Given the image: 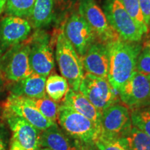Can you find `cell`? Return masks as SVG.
Returning <instances> with one entry per match:
<instances>
[{
  "label": "cell",
  "mask_w": 150,
  "mask_h": 150,
  "mask_svg": "<svg viewBox=\"0 0 150 150\" xmlns=\"http://www.w3.org/2000/svg\"><path fill=\"white\" fill-rule=\"evenodd\" d=\"M107 46L109 53L108 80L113 88L120 92L136 71L142 44L140 42H129L120 38L107 43Z\"/></svg>",
  "instance_id": "obj_1"
},
{
  "label": "cell",
  "mask_w": 150,
  "mask_h": 150,
  "mask_svg": "<svg viewBox=\"0 0 150 150\" xmlns=\"http://www.w3.org/2000/svg\"><path fill=\"white\" fill-rule=\"evenodd\" d=\"M56 59L62 76L67 80L71 89L79 91L84 75L81 59L65 36L63 28L56 39Z\"/></svg>",
  "instance_id": "obj_2"
},
{
  "label": "cell",
  "mask_w": 150,
  "mask_h": 150,
  "mask_svg": "<svg viewBox=\"0 0 150 150\" xmlns=\"http://www.w3.org/2000/svg\"><path fill=\"white\" fill-rule=\"evenodd\" d=\"M57 120L64 132L82 143L92 145L100 136L101 130L91 120L63 103L59 106Z\"/></svg>",
  "instance_id": "obj_3"
},
{
  "label": "cell",
  "mask_w": 150,
  "mask_h": 150,
  "mask_svg": "<svg viewBox=\"0 0 150 150\" xmlns=\"http://www.w3.org/2000/svg\"><path fill=\"white\" fill-rule=\"evenodd\" d=\"M80 92L101 114L112 105L121 102L119 91L110 85L107 78L86 72L81 81Z\"/></svg>",
  "instance_id": "obj_4"
},
{
  "label": "cell",
  "mask_w": 150,
  "mask_h": 150,
  "mask_svg": "<svg viewBox=\"0 0 150 150\" xmlns=\"http://www.w3.org/2000/svg\"><path fill=\"white\" fill-rule=\"evenodd\" d=\"M108 23L124 40L140 42L145 35L143 29L129 16L120 0H106L103 6Z\"/></svg>",
  "instance_id": "obj_5"
},
{
  "label": "cell",
  "mask_w": 150,
  "mask_h": 150,
  "mask_svg": "<svg viewBox=\"0 0 150 150\" xmlns=\"http://www.w3.org/2000/svg\"><path fill=\"white\" fill-rule=\"evenodd\" d=\"M130 110L120 102L106 108L101 115L100 136L119 140L132 129Z\"/></svg>",
  "instance_id": "obj_6"
},
{
  "label": "cell",
  "mask_w": 150,
  "mask_h": 150,
  "mask_svg": "<svg viewBox=\"0 0 150 150\" xmlns=\"http://www.w3.org/2000/svg\"><path fill=\"white\" fill-rule=\"evenodd\" d=\"M78 12L88 22L98 40L108 43L120 38L110 27L104 11L95 0H78Z\"/></svg>",
  "instance_id": "obj_7"
},
{
  "label": "cell",
  "mask_w": 150,
  "mask_h": 150,
  "mask_svg": "<svg viewBox=\"0 0 150 150\" xmlns=\"http://www.w3.org/2000/svg\"><path fill=\"white\" fill-rule=\"evenodd\" d=\"M12 131L9 150H36L40 147L41 131L23 118L10 114H4Z\"/></svg>",
  "instance_id": "obj_8"
},
{
  "label": "cell",
  "mask_w": 150,
  "mask_h": 150,
  "mask_svg": "<svg viewBox=\"0 0 150 150\" xmlns=\"http://www.w3.org/2000/svg\"><path fill=\"white\" fill-rule=\"evenodd\" d=\"M63 31L80 57L84 56L97 39L93 29L78 11L71 13L63 27Z\"/></svg>",
  "instance_id": "obj_9"
},
{
  "label": "cell",
  "mask_w": 150,
  "mask_h": 150,
  "mask_svg": "<svg viewBox=\"0 0 150 150\" xmlns=\"http://www.w3.org/2000/svg\"><path fill=\"white\" fill-rule=\"evenodd\" d=\"M29 63L33 73L47 77L55 66L50 38L46 33L36 34L29 42Z\"/></svg>",
  "instance_id": "obj_10"
},
{
  "label": "cell",
  "mask_w": 150,
  "mask_h": 150,
  "mask_svg": "<svg viewBox=\"0 0 150 150\" xmlns=\"http://www.w3.org/2000/svg\"><path fill=\"white\" fill-rule=\"evenodd\" d=\"M119 93L121 102L129 110L150 106V80L137 71Z\"/></svg>",
  "instance_id": "obj_11"
},
{
  "label": "cell",
  "mask_w": 150,
  "mask_h": 150,
  "mask_svg": "<svg viewBox=\"0 0 150 150\" xmlns=\"http://www.w3.org/2000/svg\"><path fill=\"white\" fill-rule=\"evenodd\" d=\"M3 114H10L22 117L41 131L54 125L44 117L25 97L11 95L4 104Z\"/></svg>",
  "instance_id": "obj_12"
},
{
  "label": "cell",
  "mask_w": 150,
  "mask_h": 150,
  "mask_svg": "<svg viewBox=\"0 0 150 150\" xmlns=\"http://www.w3.org/2000/svg\"><path fill=\"white\" fill-rule=\"evenodd\" d=\"M29 42L15 46L3 67V74L6 79L15 83L32 74L29 63Z\"/></svg>",
  "instance_id": "obj_13"
},
{
  "label": "cell",
  "mask_w": 150,
  "mask_h": 150,
  "mask_svg": "<svg viewBox=\"0 0 150 150\" xmlns=\"http://www.w3.org/2000/svg\"><path fill=\"white\" fill-rule=\"evenodd\" d=\"M31 24L27 19L8 16L0 22V43L4 47H15L27 38Z\"/></svg>",
  "instance_id": "obj_14"
},
{
  "label": "cell",
  "mask_w": 150,
  "mask_h": 150,
  "mask_svg": "<svg viewBox=\"0 0 150 150\" xmlns=\"http://www.w3.org/2000/svg\"><path fill=\"white\" fill-rule=\"evenodd\" d=\"M81 59L86 72L108 79L109 53L107 43L97 39Z\"/></svg>",
  "instance_id": "obj_15"
},
{
  "label": "cell",
  "mask_w": 150,
  "mask_h": 150,
  "mask_svg": "<svg viewBox=\"0 0 150 150\" xmlns=\"http://www.w3.org/2000/svg\"><path fill=\"white\" fill-rule=\"evenodd\" d=\"M82 144L68 136L56 124L41 131L40 147L51 150H80Z\"/></svg>",
  "instance_id": "obj_16"
},
{
  "label": "cell",
  "mask_w": 150,
  "mask_h": 150,
  "mask_svg": "<svg viewBox=\"0 0 150 150\" xmlns=\"http://www.w3.org/2000/svg\"><path fill=\"white\" fill-rule=\"evenodd\" d=\"M62 103L88 118L101 130L100 120L102 114L79 91H74L70 88Z\"/></svg>",
  "instance_id": "obj_17"
},
{
  "label": "cell",
  "mask_w": 150,
  "mask_h": 150,
  "mask_svg": "<svg viewBox=\"0 0 150 150\" xmlns=\"http://www.w3.org/2000/svg\"><path fill=\"white\" fill-rule=\"evenodd\" d=\"M46 78L32 73L28 77L13 83L11 87V94L28 98H42L46 95Z\"/></svg>",
  "instance_id": "obj_18"
},
{
  "label": "cell",
  "mask_w": 150,
  "mask_h": 150,
  "mask_svg": "<svg viewBox=\"0 0 150 150\" xmlns=\"http://www.w3.org/2000/svg\"><path fill=\"white\" fill-rule=\"evenodd\" d=\"M54 0H35L30 17L31 25L35 29L45 27L51 23L54 18Z\"/></svg>",
  "instance_id": "obj_19"
},
{
  "label": "cell",
  "mask_w": 150,
  "mask_h": 150,
  "mask_svg": "<svg viewBox=\"0 0 150 150\" xmlns=\"http://www.w3.org/2000/svg\"><path fill=\"white\" fill-rule=\"evenodd\" d=\"M69 89L70 86L67 80L59 74H51L46 79L47 95L56 103L61 102Z\"/></svg>",
  "instance_id": "obj_20"
},
{
  "label": "cell",
  "mask_w": 150,
  "mask_h": 150,
  "mask_svg": "<svg viewBox=\"0 0 150 150\" xmlns=\"http://www.w3.org/2000/svg\"><path fill=\"white\" fill-rule=\"evenodd\" d=\"M119 142L127 150H150V136L134 127Z\"/></svg>",
  "instance_id": "obj_21"
},
{
  "label": "cell",
  "mask_w": 150,
  "mask_h": 150,
  "mask_svg": "<svg viewBox=\"0 0 150 150\" xmlns=\"http://www.w3.org/2000/svg\"><path fill=\"white\" fill-rule=\"evenodd\" d=\"M26 98L40 111L44 117L52 121V122H56L59 108L57 103L50 99L47 95H45L42 98Z\"/></svg>",
  "instance_id": "obj_22"
},
{
  "label": "cell",
  "mask_w": 150,
  "mask_h": 150,
  "mask_svg": "<svg viewBox=\"0 0 150 150\" xmlns=\"http://www.w3.org/2000/svg\"><path fill=\"white\" fill-rule=\"evenodd\" d=\"M35 0H6V11L9 16L30 18Z\"/></svg>",
  "instance_id": "obj_23"
},
{
  "label": "cell",
  "mask_w": 150,
  "mask_h": 150,
  "mask_svg": "<svg viewBox=\"0 0 150 150\" xmlns=\"http://www.w3.org/2000/svg\"><path fill=\"white\" fill-rule=\"evenodd\" d=\"M129 110L132 126L150 136V106Z\"/></svg>",
  "instance_id": "obj_24"
},
{
  "label": "cell",
  "mask_w": 150,
  "mask_h": 150,
  "mask_svg": "<svg viewBox=\"0 0 150 150\" xmlns=\"http://www.w3.org/2000/svg\"><path fill=\"white\" fill-rule=\"evenodd\" d=\"M120 1L129 16L140 27H141L145 34L148 33L149 29L147 27L145 19L142 16L139 0H120Z\"/></svg>",
  "instance_id": "obj_25"
},
{
  "label": "cell",
  "mask_w": 150,
  "mask_h": 150,
  "mask_svg": "<svg viewBox=\"0 0 150 150\" xmlns=\"http://www.w3.org/2000/svg\"><path fill=\"white\" fill-rule=\"evenodd\" d=\"M94 150H127L119 140L108 139L99 136L93 144Z\"/></svg>",
  "instance_id": "obj_26"
},
{
  "label": "cell",
  "mask_w": 150,
  "mask_h": 150,
  "mask_svg": "<svg viewBox=\"0 0 150 150\" xmlns=\"http://www.w3.org/2000/svg\"><path fill=\"white\" fill-rule=\"evenodd\" d=\"M136 71L150 80V54L142 48L137 60Z\"/></svg>",
  "instance_id": "obj_27"
},
{
  "label": "cell",
  "mask_w": 150,
  "mask_h": 150,
  "mask_svg": "<svg viewBox=\"0 0 150 150\" xmlns=\"http://www.w3.org/2000/svg\"><path fill=\"white\" fill-rule=\"evenodd\" d=\"M139 4L145 23L150 30V0H139Z\"/></svg>",
  "instance_id": "obj_28"
},
{
  "label": "cell",
  "mask_w": 150,
  "mask_h": 150,
  "mask_svg": "<svg viewBox=\"0 0 150 150\" xmlns=\"http://www.w3.org/2000/svg\"><path fill=\"white\" fill-rule=\"evenodd\" d=\"M54 6L61 13L68 11L74 4V0H54Z\"/></svg>",
  "instance_id": "obj_29"
},
{
  "label": "cell",
  "mask_w": 150,
  "mask_h": 150,
  "mask_svg": "<svg viewBox=\"0 0 150 150\" xmlns=\"http://www.w3.org/2000/svg\"><path fill=\"white\" fill-rule=\"evenodd\" d=\"M7 132L5 127L0 124V150H6L7 149Z\"/></svg>",
  "instance_id": "obj_30"
},
{
  "label": "cell",
  "mask_w": 150,
  "mask_h": 150,
  "mask_svg": "<svg viewBox=\"0 0 150 150\" xmlns=\"http://www.w3.org/2000/svg\"><path fill=\"white\" fill-rule=\"evenodd\" d=\"M142 49L145 50L150 54V30L145 34V36L144 38L143 42L142 44Z\"/></svg>",
  "instance_id": "obj_31"
},
{
  "label": "cell",
  "mask_w": 150,
  "mask_h": 150,
  "mask_svg": "<svg viewBox=\"0 0 150 150\" xmlns=\"http://www.w3.org/2000/svg\"><path fill=\"white\" fill-rule=\"evenodd\" d=\"M80 150H94L93 144L92 145H88V144L83 143L80 148Z\"/></svg>",
  "instance_id": "obj_32"
},
{
  "label": "cell",
  "mask_w": 150,
  "mask_h": 150,
  "mask_svg": "<svg viewBox=\"0 0 150 150\" xmlns=\"http://www.w3.org/2000/svg\"><path fill=\"white\" fill-rule=\"evenodd\" d=\"M6 4V0H0V15L5 9Z\"/></svg>",
  "instance_id": "obj_33"
},
{
  "label": "cell",
  "mask_w": 150,
  "mask_h": 150,
  "mask_svg": "<svg viewBox=\"0 0 150 150\" xmlns=\"http://www.w3.org/2000/svg\"><path fill=\"white\" fill-rule=\"evenodd\" d=\"M36 150H51V149H49V148H46V147H42V148L39 147L38 149H37Z\"/></svg>",
  "instance_id": "obj_34"
},
{
  "label": "cell",
  "mask_w": 150,
  "mask_h": 150,
  "mask_svg": "<svg viewBox=\"0 0 150 150\" xmlns=\"http://www.w3.org/2000/svg\"><path fill=\"white\" fill-rule=\"evenodd\" d=\"M0 89H1V86H0Z\"/></svg>",
  "instance_id": "obj_35"
}]
</instances>
